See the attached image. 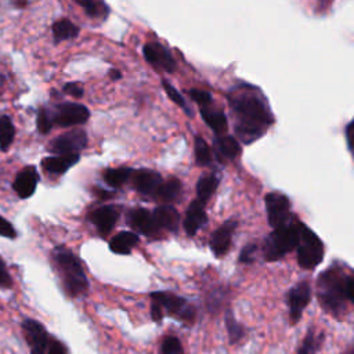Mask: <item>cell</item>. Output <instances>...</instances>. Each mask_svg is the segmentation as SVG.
I'll use <instances>...</instances> for the list:
<instances>
[{"mask_svg": "<svg viewBox=\"0 0 354 354\" xmlns=\"http://www.w3.org/2000/svg\"><path fill=\"white\" fill-rule=\"evenodd\" d=\"M231 106L238 116L235 134L243 144H250L260 138L267 126L272 123L264 102L254 94L243 93L231 98Z\"/></svg>", "mask_w": 354, "mask_h": 354, "instance_id": "1", "label": "cell"}, {"mask_svg": "<svg viewBox=\"0 0 354 354\" xmlns=\"http://www.w3.org/2000/svg\"><path fill=\"white\" fill-rule=\"evenodd\" d=\"M353 277L339 266L326 268L317 279V295L321 307L339 317L344 314L347 303L353 301Z\"/></svg>", "mask_w": 354, "mask_h": 354, "instance_id": "2", "label": "cell"}, {"mask_svg": "<svg viewBox=\"0 0 354 354\" xmlns=\"http://www.w3.org/2000/svg\"><path fill=\"white\" fill-rule=\"evenodd\" d=\"M54 260L66 293L72 297L84 295L88 289V281L77 257L66 248H55Z\"/></svg>", "mask_w": 354, "mask_h": 354, "instance_id": "3", "label": "cell"}, {"mask_svg": "<svg viewBox=\"0 0 354 354\" xmlns=\"http://www.w3.org/2000/svg\"><path fill=\"white\" fill-rule=\"evenodd\" d=\"M297 230V263L300 267L315 268L324 259L322 241L303 223H296Z\"/></svg>", "mask_w": 354, "mask_h": 354, "instance_id": "4", "label": "cell"}, {"mask_svg": "<svg viewBox=\"0 0 354 354\" xmlns=\"http://www.w3.org/2000/svg\"><path fill=\"white\" fill-rule=\"evenodd\" d=\"M297 243L296 224L282 225L274 231L264 241V257L267 261H275L293 250Z\"/></svg>", "mask_w": 354, "mask_h": 354, "instance_id": "5", "label": "cell"}, {"mask_svg": "<svg viewBox=\"0 0 354 354\" xmlns=\"http://www.w3.org/2000/svg\"><path fill=\"white\" fill-rule=\"evenodd\" d=\"M53 124L61 127H69L76 124H83L88 120L90 112L83 104L77 102H64L55 106L53 112H50Z\"/></svg>", "mask_w": 354, "mask_h": 354, "instance_id": "6", "label": "cell"}, {"mask_svg": "<svg viewBox=\"0 0 354 354\" xmlns=\"http://www.w3.org/2000/svg\"><path fill=\"white\" fill-rule=\"evenodd\" d=\"M151 300L158 301L162 310H166L169 314H173L185 322H192L195 318V308L180 296L169 292H152Z\"/></svg>", "mask_w": 354, "mask_h": 354, "instance_id": "7", "label": "cell"}, {"mask_svg": "<svg viewBox=\"0 0 354 354\" xmlns=\"http://www.w3.org/2000/svg\"><path fill=\"white\" fill-rule=\"evenodd\" d=\"M86 144L87 134L80 129H75L54 138L48 145V151L55 155L79 153L86 147Z\"/></svg>", "mask_w": 354, "mask_h": 354, "instance_id": "8", "label": "cell"}, {"mask_svg": "<svg viewBox=\"0 0 354 354\" xmlns=\"http://www.w3.org/2000/svg\"><path fill=\"white\" fill-rule=\"evenodd\" d=\"M268 224L272 228L282 227L289 220V199L281 192H270L264 198Z\"/></svg>", "mask_w": 354, "mask_h": 354, "instance_id": "9", "label": "cell"}, {"mask_svg": "<svg viewBox=\"0 0 354 354\" xmlns=\"http://www.w3.org/2000/svg\"><path fill=\"white\" fill-rule=\"evenodd\" d=\"M311 299V288L307 281L297 282L295 286H292L286 293V301L289 307V315L292 324H296L307 307L308 301Z\"/></svg>", "mask_w": 354, "mask_h": 354, "instance_id": "10", "label": "cell"}, {"mask_svg": "<svg viewBox=\"0 0 354 354\" xmlns=\"http://www.w3.org/2000/svg\"><path fill=\"white\" fill-rule=\"evenodd\" d=\"M22 329L30 347V354H44L48 346V335L44 326L35 319H25Z\"/></svg>", "mask_w": 354, "mask_h": 354, "instance_id": "11", "label": "cell"}, {"mask_svg": "<svg viewBox=\"0 0 354 354\" xmlns=\"http://www.w3.org/2000/svg\"><path fill=\"white\" fill-rule=\"evenodd\" d=\"M144 57L145 59L153 65V66H159L167 72H173L176 62L174 58L171 57L170 51L163 47L160 43H148L144 46L142 48Z\"/></svg>", "mask_w": 354, "mask_h": 354, "instance_id": "12", "label": "cell"}, {"mask_svg": "<svg viewBox=\"0 0 354 354\" xmlns=\"http://www.w3.org/2000/svg\"><path fill=\"white\" fill-rule=\"evenodd\" d=\"M236 225L238 223L235 220H227L210 235L209 246L216 256H223L228 250Z\"/></svg>", "mask_w": 354, "mask_h": 354, "instance_id": "13", "label": "cell"}, {"mask_svg": "<svg viewBox=\"0 0 354 354\" xmlns=\"http://www.w3.org/2000/svg\"><path fill=\"white\" fill-rule=\"evenodd\" d=\"M39 183V173L35 166L24 167L15 177L12 183L14 191L18 194L19 198L25 199L33 195Z\"/></svg>", "mask_w": 354, "mask_h": 354, "instance_id": "14", "label": "cell"}, {"mask_svg": "<svg viewBox=\"0 0 354 354\" xmlns=\"http://www.w3.org/2000/svg\"><path fill=\"white\" fill-rule=\"evenodd\" d=\"M133 185L134 188L144 195H155L159 185L162 184V176L158 171L141 169L138 171H133Z\"/></svg>", "mask_w": 354, "mask_h": 354, "instance_id": "15", "label": "cell"}, {"mask_svg": "<svg viewBox=\"0 0 354 354\" xmlns=\"http://www.w3.org/2000/svg\"><path fill=\"white\" fill-rule=\"evenodd\" d=\"M119 217V212L113 206H101L90 212L88 220L95 225L98 232L106 235L112 231Z\"/></svg>", "mask_w": 354, "mask_h": 354, "instance_id": "16", "label": "cell"}, {"mask_svg": "<svg viewBox=\"0 0 354 354\" xmlns=\"http://www.w3.org/2000/svg\"><path fill=\"white\" fill-rule=\"evenodd\" d=\"M207 217L205 213V202L199 201L198 198L194 199L187 209L185 220H184V228L188 235H195L206 223Z\"/></svg>", "mask_w": 354, "mask_h": 354, "instance_id": "17", "label": "cell"}, {"mask_svg": "<svg viewBox=\"0 0 354 354\" xmlns=\"http://www.w3.org/2000/svg\"><path fill=\"white\" fill-rule=\"evenodd\" d=\"M129 221L130 224L137 228L141 234L144 235H148V236H152L158 232V225L153 220V216L152 213H149L147 209L144 207H137V209H133L130 213H129Z\"/></svg>", "mask_w": 354, "mask_h": 354, "instance_id": "18", "label": "cell"}, {"mask_svg": "<svg viewBox=\"0 0 354 354\" xmlns=\"http://www.w3.org/2000/svg\"><path fill=\"white\" fill-rule=\"evenodd\" d=\"M79 153H65L48 156L41 160V166L47 173L51 174H64L68 169H71L75 163L79 162Z\"/></svg>", "mask_w": 354, "mask_h": 354, "instance_id": "19", "label": "cell"}, {"mask_svg": "<svg viewBox=\"0 0 354 354\" xmlns=\"http://www.w3.org/2000/svg\"><path fill=\"white\" fill-rule=\"evenodd\" d=\"M214 152L220 160H234L239 152V142L231 136H218L214 138Z\"/></svg>", "mask_w": 354, "mask_h": 354, "instance_id": "20", "label": "cell"}, {"mask_svg": "<svg viewBox=\"0 0 354 354\" xmlns=\"http://www.w3.org/2000/svg\"><path fill=\"white\" fill-rule=\"evenodd\" d=\"M152 216H153V220H155L158 228H166L167 231L177 230V225L180 221V214L173 206L160 205L153 210Z\"/></svg>", "mask_w": 354, "mask_h": 354, "instance_id": "21", "label": "cell"}, {"mask_svg": "<svg viewBox=\"0 0 354 354\" xmlns=\"http://www.w3.org/2000/svg\"><path fill=\"white\" fill-rule=\"evenodd\" d=\"M138 243V236L130 231H122L116 234L111 242L109 249L118 254H127Z\"/></svg>", "mask_w": 354, "mask_h": 354, "instance_id": "22", "label": "cell"}, {"mask_svg": "<svg viewBox=\"0 0 354 354\" xmlns=\"http://www.w3.org/2000/svg\"><path fill=\"white\" fill-rule=\"evenodd\" d=\"M51 30H53V36H54L55 43L73 39L79 35V28L72 21H69L66 18L55 21L51 26Z\"/></svg>", "mask_w": 354, "mask_h": 354, "instance_id": "23", "label": "cell"}, {"mask_svg": "<svg viewBox=\"0 0 354 354\" xmlns=\"http://www.w3.org/2000/svg\"><path fill=\"white\" fill-rule=\"evenodd\" d=\"M201 115L206 124L217 134H221L227 130V118L221 111L217 109H209L207 105L202 106Z\"/></svg>", "mask_w": 354, "mask_h": 354, "instance_id": "24", "label": "cell"}, {"mask_svg": "<svg viewBox=\"0 0 354 354\" xmlns=\"http://www.w3.org/2000/svg\"><path fill=\"white\" fill-rule=\"evenodd\" d=\"M218 178L214 174H205L196 183V198L206 203V201L216 192Z\"/></svg>", "mask_w": 354, "mask_h": 354, "instance_id": "25", "label": "cell"}, {"mask_svg": "<svg viewBox=\"0 0 354 354\" xmlns=\"http://www.w3.org/2000/svg\"><path fill=\"white\" fill-rule=\"evenodd\" d=\"M181 192V183L178 178H169L167 181H162V184L159 185L158 191H156V196L167 203V202H173L174 199H177V196Z\"/></svg>", "mask_w": 354, "mask_h": 354, "instance_id": "26", "label": "cell"}, {"mask_svg": "<svg viewBox=\"0 0 354 354\" xmlns=\"http://www.w3.org/2000/svg\"><path fill=\"white\" fill-rule=\"evenodd\" d=\"M133 174V170L129 167H118V169H106L104 171V180L109 187L118 188L122 187Z\"/></svg>", "mask_w": 354, "mask_h": 354, "instance_id": "27", "label": "cell"}, {"mask_svg": "<svg viewBox=\"0 0 354 354\" xmlns=\"http://www.w3.org/2000/svg\"><path fill=\"white\" fill-rule=\"evenodd\" d=\"M224 321H225V326H227V332H228V337H230V343L231 344H235L238 343L243 336H245V328L243 325H241L232 311L228 308L225 311V317H224Z\"/></svg>", "mask_w": 354, "mask_h": 354, "instance_id": "28", "label": "cell"}, {"mask_svg": "<svg viewBox=\"0 0 354 354\" xmlns=\"http://www.w3.org/2000/svg\"><path fill=\"white\" fill-rule=\"evenodd\" d=\"M15 137V127L7 115L0 116V148L3 151L8 149Z\"/></svg>", "mask_w": 354, "mask_h": 354, "instance_id": "29", "label": "cell"}, {"mask_svg": "<svg viewBox=\"0 0 354 354\" xmlns=\"http://www.w3.org/2000/svg\"><path fill=\"white\" fill-rule=\"evenodd\" d=\"M195 159L199 166H207L212 162L210 148L206 141L199 136L195 137Z\"/></svg>", "mask_w": 354, "mask_h": 354, "instance_id": "30", "label": "cell"}, {"mask_svg": "<svg viewBox=\"0 0 354 354\" xmlns=\"http://www.w3.org/2000/svg\"><path fill=\"white\" fill-rule=\"evenodd\" d=\"M160 354H184L180 339L176 336H166L160 346Z\"/></svg>", "mask_w": 354, "mask_h": 354, "instance_id": "31", "label": "cell"}, {"mask_svg": "<svg viewBox=\"0 0 354 354\" xmlns=\"http://www.w3.org/2000/svg\"><path fill=\"white\" fill-rule=\"evenodd\" d=\"M319 346V340L315 337L314 330L310 329L300 346V348L297 350V354H317Z\"/></svg>", "mask_w": 354, "mask_h": 354, "instance_id": "32", "label": "cell"}, {"mask_svg": "<svg viewBox=\"0 0 354 354\" xmlns=\"http://www.w3.org/2000/svg\"><path fill=\"white\" fill-rule=\"evenodd\" d=\"M36 124H37V130L41 133V134H47L51 127H53V120H51V115H50V111L46 109V108H41L37 113V120H36Z\"/></svg>", "mask_w": 354, "mask_h": 354, "instance_id": "33", "label": "cell"}, {"mask_svg": "<svg viewBox=\"0 0 354 354\" xmlns=\"http://www.w3.org/2000/svg\"><path fill=\"white\" fill-rule=\"evenodd\" d=\"M162 86H163V88H165V91H166V94L169 95V98L174 102V104H177L178 106H181L183 109H185L187 112H189V109H188V106H187V104H185V100L183 98V95L177 91V88H174L167 80H162Z\"/></svg>", "mask_w": 354, "mask_h": 354, "instance_id": "34", "label": "cell"}, {"mask_svg": "<svg viewBox=\"0 0 354 354\" xmlns=\"http://www.w3.org/2000/svg\"><path fill=\"white\" fill-rule=\"evenodd\" d=\"M189 95L192 98V101H195L196 104L202 105V106H206L212 102V95L205 91V90H199V88H192L189 90Z\"/></svg>", "mask_w": 354, "mask_h": 354, "instance_id": "35", "label": "cell"}, {"mask_svg": "<svg viewBox=\"0 0 354 354\" xmlns=\"http://www.w3.org/2000/svg\"><path fill=\"white\" fill-rule=\"evenodd\" d=\"M0 236L10 238V239H14L17 236V231L12 227V224L1 216H0Z\"/></svg>", "mask_w": 354, "mask_h": 354, "instance_id": "36", "label": "cell"}, {"mask_svg": "<svg viewBox=\"0 0 354 354\" xmlns=\"http://www.w3.org/2000/svg\"><path fill=\"white\" fill-rule=\"evenodd\" d=\"M256 250H257V246L254 243H249L246 245L241 254H239V261L241 263H252L254 260V254H256Z\"/></svg>", "mask_w": 354, "mask_h": 354, "instance_id": "37", "label": "cell"}, {"mask_svg": "<svg viewBox=\"0 0 354 354\" xmlns=\"http://www.w3.org/2000/svg\"><path fill=\"white\" fill-rule=\"evenodd\" d=\"M0 286L3 288H11L12 286V278L4 264V261L0 259Z\"/></svg>", "mask_w": 354, "mask_h": 354, "instance_id": "38", "label": "cell"}, {"mask_svg": "<svg viewBox=\"0 0 354 354\" xmlns=\"http://www.w3.org/2000/svg\"><path fill=\"white\" fill-rule=\"evenodd\" d=\"M84 10L86 12L90 15V17H97L100 15V7L97 6V3L94 0H76Z\"/></svg>", "mask_w": 354, "mask_h": 354, "instance_id": "39", "label": "cell"}, {"mask_svg": "<svg viewBox=\"0 0 354 354\" xmlns=\"http://www.w3.org/2000/svg\"><path fill=\"white\" fill-rule=\"evenodd\" d=\"M62 90L65 94H69L75 98H80L83 95V87L79 83H66Z\"/></svg>", "mask_w": 354, "mask_h": 354, "instance_id": "40", "label": "cell"}, {"mask_svg": "<svg viewBox=\"0 0 354 354\" xmlns=\"http://www.w3.org/2000/svg\"><path fill=\"white\" fill-rule=\"evenodd\" d=\"M47 354H66L65 346L58 340H50L47 346Z\"/></svg>", "mask_w": 354, "mask_h": 354, "instance_id": "41", "label": "cell"}, {"mask_svg": "<svg viewBox=\"0 0 354 354\" xmlns=\"http://www.w3.org/2000/svg\"><path fill=\"white\" fill-rule=\"evenodd\" d=\"M151 317H152V319L155 321V322H160L162 321V318H163V310H162V307H160V304L158 303V301H155V300H152V303H151Z\"/></svg>", "mask_w": 354, "mask_h": 354, "instance_id": "42", "label": "cell"}, {"mask_svg": "<svg viewBox=\"0 0 354 354\" xmlns=\"http://www.w3.org/2000/svg\"><path fill=\"white\" fill-rule=\"evenodd\" d=\"M353 126H354L353 122H350V123L346 126V140H347V145H348V149H350V151L353 149Z\"/></svg>", "mask_w": 354, "mask_h": 354, "instance_id": "43", "label": "cell"}, {"mask_svg": "<svg viewBox=\"0 0 354 354\" xmlns=\"http://www.w3.org/2000/svg\"><path fill=\"white\" fill-rule=\"evenodd\" d=\"M109 76H111L113 80H118V79H120V77H122V73H120L119 71L113 69V71H111V72H109Z\"/></svg>", "mask_w": 354, "mask_h": 354, "instance_id": "44", "label": "cell"}, {"mask_svg": "<svg viewBox=\"0 0 354 354\" xmlns=\"http://www.w3.org/2000/svg\"><path fill=\"white\" fill-rule=\"evenodd\" d=\"M4 82H6V77H4L3 75H0V86H1Z\"/></svg>", "mask_w": 354, "mask_h": 354, "instance_id": "45", "label": "cell"}, {"mask_svg": "<svg viewBox=\"0 0 354 354\" xmlns=\"http://www.w3.org/2000/svg\"><path fill=\"white\" fill-rule=\"evenodd\" d=\"M347 354H354V350H353V348H350V350L347 351Z\"/></svg>", "mask_w": 354, "mask_h": 354, "instance_id": "46", "label": "cell"}]
</instances>
